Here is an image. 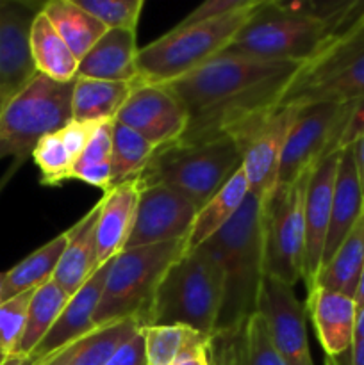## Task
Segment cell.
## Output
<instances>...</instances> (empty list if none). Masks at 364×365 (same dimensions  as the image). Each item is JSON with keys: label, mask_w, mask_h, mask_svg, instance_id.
<instances>
[{"label": "cell", "mask_w": 364, "mask_h": 365, "mask_svg": "<svg viewBox=\"0 0 364 365\" xmlns=\"http://www.w3.org/2000/svg\"><path fill=\"white\" fill-rule=\"evenodd\" d=\"M302 63L220 53L191 73L163 84L181 100L188 128L181 143L231 135L275 109Z\"/></svg>", "instance_id": "6da1fadb"}, {"label": "cell", "mask_w": 364, "mask_h": 365, "mask_svg": "<svg viewBox=\"0 0 364 365\" xmlns=\"http://www.w3.org/2000/svg\"><path fill=\"white\" fill-rule=\"evenodd\" d=\"M364 13L363 0H261L252 18L221 53L263 61L309 63Z\"/></svg>", "instance_id": "7a4b0ae2"}, {"label": "cell", "mask_w": 364, "mask_h": 365, "mask_svg": "<svg viewBox=\"0 0 364 365\" xmlns=\"http://www.w3.org/2000/svg\"><path fill=\"white\" fill-rule=\"evenodd\" d=\"M261 203L263 200L250 192L238 214L198 246L216 260L223 274V299L214 335L238 330L257 314L266 277Z\"/></svg>", "instance_id": "3957f363"}, {"label": "cell", "mask_w": 364, "mask_h": 365, "mask_svg": "<svg viewBox=\"0 0 364 365\" xmlns=\"http://www.w3.org/2000/svg\"><path fill=\"white\" fill-rule=\"evenodd\" d=\"M243 166L239 146L228 135L195 143H173L157 148L138 187L164 185L202 209Z\"/></svg>", "instance_id": "277c9868"}, {"label": "cell", "mask_w": 364, "mask_h": 365, "mask_svg": "<svg viewBox=\"0 0 364 365\" xmlns=\"http://www.w3.org/2000/svg\"><path fill=\"white\" fill-rule=\"evenodd\" d=\"M223 299V274L203 248L168 267L153 296L148 324H184L213 339Z\"/></svg>", "instance_id": "5b68a950"}, {"label": "cell", "mask_w": 364, "mask_h": 365, "mask_svg": "<svg viewBox=\"0 0 364 365\" xmlns=\"http://www.w3.org/2000/svg\"><path fill=\"white\" fill-rule=\"evenodd\" d=\"M261 0H256L245 9L188 27L175 25L159 39L139 48L138 82L170 84L220 56L252 18Z\"/></svg>", "instance_id": "8992f818"}, {"label": "cell", "mask_w": 364, "mask_h": 365, "mask_svg": "<svg viewBox=\"0 0 364 365\" xmlns=\"http://www.w3.org/2000/svg\"><path fill=\"white\" fill-rule=\"evenodd\" d=\"M186 253V239L123 250L109 264L95 327L136 317L148 324L153 296L168 267Z\"/></svg>", "instance_id": "52a82bcc"}, {"label": "cell", "mask_w": 364, "mask_h": 365, "mask_svg": "<svg viewBox=\"0 0 364 365\" xmlns=\"http://www.w3.org/2000/svg\"><path fill=\"white\" fill-rule=\"evenodd\" d=\"M360 98H364V13L300 68L278 106L346 103Z\"/></svg>", "instance_id": "ba28073f"}, {"label": "cell", "mask_w": 364, "mask_h": 365, "mask_svg": "<svg viewBox=\"0 0 364 365\" xmlns=\"http://www.w3.org/2000/svg\"><path fill=\"white\" fill-rule=\"evenodd\" d=\"M74 82H56L38 73L11 96L0 114V160L32 155L39 139L71 121Z\"/></svg>", "instance_id": "9c48e42d"}, {"label": "cell", "mask_w": 364, "mask_h": 365, "mask_svg": "<svg viewBox=\"0 0 364 365\" xmlns=\"http://www.w3.org/2000/svg\"><path fill=\"white\" fill-rule=\"evenodd\" d=\"M310 170L300 175L291 184H275L270 195L261 203L264 239V269L295 287L302 280L303 250H305V207L307 184Z\"/></svg>", "instance_id": "30bf717a"}, {"label": "cell", "mask_w": 364, "mask_h": 365, "mask_svg": "<svg viewBox=\"0 0 364 365\" xmlns=\"http://www.w3.org/2000/svg\"><path fill=\"white\" fill-rule=\"evenodd\" d=\"M348 102H320L296 107L282 150L277 184H291L314 166L321 157L334 152L338 132L345 121Z\"/></svg>", "instance_id": "8fae6325"}, {"label": "cell", "mask_w": 364, "mask_h": 365, "mask_svg": "<svg viewBox=\"0 0 364 365\" xmlns=\"http://www.w3.org/2000/svg\"><path fill=\"white\" fill-rule=\"evenodd\" d=\"M295 114L296 107L278 106L228 135L239 146L250 192L261 200L266 198L277 184L282 150Z\"/></svg>", "instance_id": "7c38bea8"}, {"label": "cell", "mask_w": 364, "mask_h": 365, "mask_svg": "<svg viewBox=\"0 0 364 365\" xmlns=\"http://www.w3.org/2000/svg\"><path fill=\"white\" fill-rule=\"evenodd\" d=\"M257 314L264 319L275 351L285 365H314L307 337V310L295 287L264 277Z\"/></svg>", "instance_id": "4fadbf2b"}, {"label": "cell", "mask_w": 364, "mask_h": 365, "mask_svg": "<svg viewBox=\"0 0 364 365\" xmlns=\"http://www.w3.org/2000/svg\"><path fill=\"white\" fill-rule=\"evenodd\" d=\"M196 214V205L173 189L139 187L134 225L125 250L188 239Z\"/></svg>", "instance_id": "5bb4252c"}, {"label": "cell", "mask_w": 364, "mask_h": 365, "mask_svg": "<svg viewBox=\"0 0 364 365\" xmlns=\"http://www.w3.org/2000/svg\"><path fill=\"white\" fill-rule=\"evenodd\" d=\"M116 121L138 132L156 148L178 143L188 128L184 106L163 84L138 82L118 113Z\"/></svg>", "instance_id": "9a60e30c"}, {"label": "cell", "mask_w": 364, "mask_h": 365, "mask_svg": "<svg viewBox=\"0 0 364 365\" xmlns=\"http://www.w3.org/2000/svg\"><path fill=\"white\" fill-rule=\"evenodd\" d=\"M41 6L0 0V91L11 98L38 75L31 50V32Z\"/></svg>", "instance_id": "2e32d148"}, {"label": "cell", "mask_w": 364, "mask_h": 365, "mask_svg": "<svg viewBox=\"0 0 364 365\" xmlns=\"http://www.w3.org/2000/svg\"><path fill=\"white\" fill-rule=\"evenodd\" d=\"M339 152H332L321 157L310 171L309 184L305 192V250H303L302 280L307 292L314 287L318 273L323 260L325 241H327L328 225H330L332 196H334L335 175H338Z\"/></svg>", "instance_id": "e0dca14e"}, {"label": "cell", "mask_w": 364, "mask_h": 365, "mask_svg": "<svg viewBox=\"0 0 364 365\" xmlns=\"http://www.w3.org/2000/svg\"><path fill=\"white\" fill-rule=\"evenodd\" d=\"M109 264L111 260L103 264V266H100L91 274V278L74 296H70L63 312L59 314L54 327L50 328L46 337L39 342V346L34 349L31 356H34V359L41 362L46 356L68 348L74 342L81 341L89 331L95 330V312L98 309L100 298H102Z\"/></svg>", "instance_id": "ac0fdd59"}, {"label": "cell", "mask_w": 364, "mask_h": 365, "mask_svg": "<svg viewBox=\"0 0 364 365\" xmlns=\"http://www.w3.org/2000/svg\"><path fill=\"white\" fill-rule=\"evenodd\" d=\"M305 310L313 319L316 337L323 348L325 356H345L355 341V299L341 292L314 287L307 292Z\"/></svg>", "instance_id": "d6986e66"}, {"label": "cell", "mask_w": 364, "mask_h": 365, "mask_svg": "<svg viewBox=\"0 0 364 365\" xmlns=\"http://www.w3.org/2000/svg\"><path fill=\"white\" fill-rule=\"evenodd\" d=\"M364 212V192L357 175L352 146L339 153L338 175H335L334 196H332L330 225H328L327 241H325L321 267L332 259L339 246L343 245L357 221Z\"/></svg>", "instance_id": "ffe728a7"}, {"label": "cell", "mask_w": 364, "mask_h": 365, "mask_svg": "<svg viewBox=\"0 0 364 365\" xmlns=\"http://www.w3.org/2000/svg\"><path fill=\"white\" fill-rule=\"evenodd\" d=\"M138 52L136 32L107 29L96 45H93V48L79 61L77 77L109 82H136Z\"/></svg>", "instance_id": "44dd1931"}, {"label": "cell", "mask_w": 364, "mask_h": 365, "mask_svg": "<svg viewBox=\"0 0 364 365\" xmlns=\"http://www.w3.org/2000/svg\"><path fill=\"white\" fill-rule=\"evenodd\" d=\"M139 187L136 180L111 187L100 200V214L96 221V259L98 266L113 260L125 250L132 232L138 207Z\"/></svg>", "instance_id": "7402d4cb"}, {"label": "cell", "mask_w": 364, "mask_h": 365, "mask_svg": "<svg viewBox=\"0 0 364 365\" xmlns=\"http://www.w3.org/2000/svg\"><path fill=\"white\" fill-rule=\"evenodd\" d=\"M211 365H285L271 344L261 314L238 330L216 334L211 342Z\"/></svg>", "instance_id": "603a6c76"}, {"label": "cell", "mask_w": 364, "mask_h": 365, "mask_svg": "<svg viewBox=\"0 0 364 365\" xmlns=\"http://www.w3.org/2000/svg\"><path fill=\"white\" fill-rule=\"evenodd\" d=\"M100 214V200L88 214L81 217L71 228L70 239L63 257L54 271V280L68 296H74L91 274L98 269L96 259V221Z\"/></svg>", "instance_id": "cb8c5ba5"}, {"label": "cell", "mask_w": 364, "mask_h": 365, "mask_svg": "<svg viewBox=\"0 0 364 365\" xmlns=\"http://www.w3.org/2000/svg\"><path fill=\"white\" fill-rule=\"evenodd\" d=\"M136 82H109L77 77L71 93V120L81 123H111L131 96Z\"/></svg>", "instance_id": "d4e9b609"}, {"label": "cell", "mask_w": 364, "mask_h": 365, "mask_svg": "<svg viewBox=\"0 0 364 365\" xmlns=\"http://www.w3.org/2000/svg\"><path fill=\"white\" fill-rule=\"evenodd\" d=\"M250 195V185L243 168H239L234 177L202 207L195 217L191 232L186 239V252L196 250L202 246L207 239L213 237L220 232L232 217L238 214L245 200Z\"/></svg>", "instance_id": "484cf974"}, {"label": "cell", "mask_w": 364, "mask_h": 365, "mask_svg": "<svg viewBox=\"0 0 364 365\" xmlns=\"http://www.w3.org/2000/svg\"><path fill=\"white\" fill-rule=\"evenodd\" d=\"M31 50L38 73L56 82H74L77 77L79 59L54 29L43 11L34 18L31 32Z\"/></svg>", "instance_id": "4316f807"}, {"label": "cell", "mask_w": 364, "mask_h": 365, "mask_svg": "<svg viewBox=\"0 0 364 365\" xmlns=\"http://www.w3.org/2000/svg\"><path fill=\"white\" fill-rule=\"evenodd\" d=\"M364 269V212L355 227L343 241L338 252L325 264L318 273L314 287H323L328 291L355 298L360 274ZM313 287V289H314Z\"/></svg>", "instance_id": "83f0119b"}, {"label": "cell", "mask_w": 364, "mask_h": 365, "mask_svg": "<svg viewBox=\"0 0 364 365\" xmlns=\"http://www.w3.org/2000/svg\"><path fill=\"white\" fill-rule=\"evenodd\" d=\"M41 11L79 61L107 32V29L75 0H50L43 4Z\"/></svg>", "instance_id": "f1b7e54d"}, {"label": "cell", "mask_w": 364, "mask_h": 365, "mask_svg": "<svg viewBox=\"0 0 364 365\" xmlns=\"http://www.w3.org/2000/svg\"><path fill=\"white\" fill-rule=\"evenodd\" d=\"M68 239H70V232L66 230L43 245L41 248L34 250L31 255L20 260L9 271H6L4 273V302L24 292L36 291L43 284H46L54 277V271L63 257Z\"/></svg>", "instance_id": "f546056e"}, {"label": "cell", "mask_w": 364, "mask_h": 365, "mask_svg": "<svg viewBox=\"0 0 364 365\" xmlns=\"http://www.w3.org/2000/svg\"><path fill=\"white\" fill-rule=\"evenodd\" d=\"M68 299H70V296L61 289V285L54 278H50L46 284L36 289L31 303H29L24 334H21L14 355L31 356L34 353L39 342L46 337L50 328L54 327L59 314L63 312Z\"/></svg>", "instance_id": "4dcf8cb0"}, {"label": "cell", "mask_w": 364, "mask_h": 365, "mask_svg": "<svg viewBox=\"0 0 364 365\" xmlns=\"http://www.w3.org/2000/svg\"><path fill=\"white\" fill-rule=\"evenodd\" d=\"M143 323L136 317L102 324L77 341L71 365H106L121 346L143 330Z\"/></svg>", "instance_id": "1f68e13d"}, {"label": "cell", "mask_w": 364, "mask_h": 365, "mask_svg": "<svg viewBox=\"0 0 364 365\" xmlns=\"http://www.w3.org/2000/svg\"><path fill=\"white\" fill-rule=\"evenodd\" d=\"M156 146L145 138L125 127L120 121L113 123V152H111V187L136 180L156 153Z\"/></svg>", "instance_id": "d6a6232c"}, {"label": "cell", "mask_w": 364, "mask_h": 365, "mask_svg": "<svg viewBox=\"0 0 364 365\" xmlns=\"http://www.w3.org/2000/svg\"><path fill=\"white\" fill-rule=\"evenodd\" d=\"M146 365H171L184 353L213 339L184 324H153L143 328Z\"/></svg>", "instance_id": "836d02e7"}, {"label": "cell", "mask_w": 364, "mask_h": 365, "mask_svg": "<svg viewBox=\"0 0 364 365\" xmlns=\"http://www.w3.org/2000/svg\"><path fill=\"white\" fill-rule=\"evenodd\" d=\"M32 160L39 168L43 185H59L70 180L75 166L74 157L68 153L57 132L39 139L32 150Z\"/></svg>", "instance_id": "e575fe53"}, {"label": "cell", "mask_w": 364, "mask_h": 365, "mask_svg": "<svg viewBox=\"0 0 364 365\" xmlns=\"http://www.w3.org/2000/svg\"><path fill=\"white\" fill-rule=\"evenodd\" d=\"M106 29L136 32L145 2L143 0H75Z\"/></svg>", "instance_id": "d590c367"}, {"label": "cell", "mask_w": 364, "mask_h": 365, "mask_svg": "<svg viewBox=\"0 0 364 365\" xmlns=\"http://www.w3.org/2000/svg\"><path fill=\"white\" fill-rule=\"evenodd\" d=\"M34 291L24 292L0 303V355H14L27 319L29 303Z\"/></svg>", "instance_id": "8d00e7d4"}, {"label": "cell", "mask_w": 364, "mask_h": 365, "mask_svg": "<svg viewBox=\"0 0 364 365\" xmlns=\"http://www.w3.org/2000/svg\"><path fill=\"white\" fill-rule=\"evenodd\" d=\"M113 123H100L95 134L89 139L88 146L81 157L75 163V168H86V166H96V164H109L111 163V152H113Z\"/></svg>", "instance_id": "74e56055"}, {"label": "cell", "mask_w": 364, "mask_h": 365, "mask_svg": "<svg viewBox=\"0 0 364 365\" xmlns=\"http://www.w3.org/2000/svg\"><path fill=\"white\" fill-rule=\"evenodd\" d=\"M253 2L256 0H207V2L200 4L196 9H193L177 27H188V25L200 24V21L214 20V18H220L223 14H231L236 13V11L245 9V7H248Z\"/></svg>", "instance_id": "f35d334b"}, {"label": "cell", "mask_w": 364, "mask_h": 365, "mask_svg": "<svg viewBox=\"0 0 364 365\" xmlns=\"http://www.w3.org/2000/svg\"><path fill=\"white\" fill-rule=\"evenodd\" d=\"M364 135V98L348 102L345 121L338 132V138L334 143V152L345 150L352 146L353 143Z\"/></svg>", "instance_id": "ab89813d"}, {"label": "cell", "mask_w": 364, "mask_h": 365, "mask_svg": "<svg viewBox=\"0 0 364 365\" xmlns=\"http://www.w3.org/2000/svg\"><path fill=\"white\" fill-rule=\"evenodd\" d=\"M100 123H81V121H68L63 128H61L57 134H59L61 141L66 146L68 153L74 157V160L77 163V159L81 157V153L84 152V148L88 146L89 139L95 134V130L98 128Z\"/></svg>", "instance_id": "60d3db41"}, {"label": "cell", "mask_w": 364, "mask_h": 365, "mask_svg": "<svg viewBox=\"0 0 364 365\" xmlns=\"http://www.w3.org/2000/svg\"><path fill=\"white\" fill-rule=\"evenodd\" d=\"M106 365H146V351H145V337L143 330L125 346H121L116 355Z\"/></svg>", "instance_id": "b9f144b4"}, {"label": "cell", "mask_w": 364, "mask_h": 365, "mask_svg": "<svg viewBox=\"0 0 364 365\" xmlns=\"http://www.w3.org/2000/svg\"><path fill=\"white\" fill-rule=\"evenodd\" d=\"M211 342L189 349L171 365H211Z\"/></svg>", "instance_id": "7bdbcfd3"}, {"label": "cell", "mask_w": 364, "mask_h": 365, "mask_svg": "<svg viewBox=\"0 0 364 365\" xmlns=\"http://www.w3.org/2000/svg\"><path fill=\"white\" fill-rule=\"evenodd\" d=\"M75 346H77V342L70 344L68 348L61 349V351L54 353V355L46 356L45 360H41V362H39V365H71L74 364Z\"/></svg>", "instance_id": "ee69618b"}, {"label": "cell", "mask_w": 364, "mask_h": 365, "mask_svg": "<svg viewBox=\"0 0 364 365\" xmlns=\"http://www.w3.org/2000/svg\"><path fill=\"white\" fill-rule=\"evenodd\" d=\"M341 365H364V339L353 341L352 349L345 356H339Z\"/></svg>", "instance_id": "f6af8a7d"}, {"label": "cell", "mask_w": 364, "mask_h": 365, "mask_svg": "<svg viewBox=\"0 0 364 365\" xmlns=\"http://www.w3.org/2000/svg\"><path fill=\"white\" fill-rule=\"evenodd\" d=\"M352 152H353V160H355L357 175H359L360 187H363V192H364V135L353 143Z\"/></svg>", "instance_id": "bcb514c9"}, {"label": "cell", "mask_w": 364, "mask_h": 365, "mask_svg": "<svg viewBox=\"0 0 364 365\" xmlns=\"http://www.w3.org/2000/svg\"><path fill=\"white\" fill-rule=\"evenodd\" d=\"M0 365H39V360L34 356H24V355H9L4 359Z\"/></svg>", "instance_id": "7dc6e473"}, {"label": "cell", "mask_w": 364, "mask_h": 365, "mask_svg": "<svg viewBox=\"0 0 364 365\" xmlns=\"http://www.w3.org/2000/svg\"><path fill=\"white\" fill-rule=\"evenodd\" d=\"M364 339V307L357 310V324H355V341Z\"/></svg>", "instance_id": "c3c4849f"}, {"label": "cell", "mask_w": 364, "mask_h": 365, "mask_svg": "<svg viewBox=\"0 0 364 365\" xmlns=\"http://www.w3.org/2000/svg\"><path fill=\"white\" fill-rule=\"evenodd\" d=\"M355 303H357V310L360 309V307H364V269H363V274H360V280H359V287H357V292H355Z\"/></svg>", "instance_id": "681fc988"}, {"label": "cell", "mask_w": 364, "mask_h": 365, "mask_svg": "<svg viewBox=\"0 0 364 365\" xmlns=\"http://www.w3.org/2000/svg\"><path fill=\"white\" fill-rule=\"evenodd\" d=\"M7 100H9V98H7V96L4 95L2 91H0V114H2L4 107H6V103H7Z\"/></svg>", "instance_id": "f907efd6"}, {"label": "cell", "mask_w": 364, "mask_h": 365, "mask_svg": "<svg viewBox=\"0 0 364 365\" xmlns=\"http://www.w3.org/2000/svg\"><path fill=\"white\" fill-rule=\"evenodd\" d=\"M0 303H4V273H0Z\"/></svg>", "instance_id": "816d5d0a"}, {"label": "cell", "mask_w": 364, "mask_h": 365, "mask_svg": "<svg viewBox=\"0 0 364 365\" xmlns=\"http://www.w3.org/2000/svg\"><path fill=\"white\" fill-rule=\"evenodd\" d=\"M325 365H341L338 359H330V356H325Z\"/></svg>", "instance_id": "f5cc1de1"}, {"label": "cell", "mask_w": 364, "mask_h": 365, "mask_svg": "<svg viewBox=\"0 0 364 365\" xmlns=\"http://www.w3.org/2000/svg\"><path fill=\"white\" fill-rule=\"evenodd\" d=\"M4 359H6V356H2V355H0V364L4 362Z\"/></svg>", "instance_id": "db71d44e"}]
</instances>
